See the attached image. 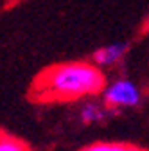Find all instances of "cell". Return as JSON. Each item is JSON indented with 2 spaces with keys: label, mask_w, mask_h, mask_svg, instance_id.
<instances>
[{
  "label": "cell",
  "mask_w": 149,
  "mask_h": 151,
  "mask_svg": "<svg viewBox=\"0 0 149 151\" xmlns=\"http://www.w3.org/2000/svg\"><path fill=\"white\" fill-rule=\"evenodd\" d=\"M106 76L101 67L88 61L56 63L42 70L29 88L36 103H70L86 96L102 93Z\"/></svg>",
  "instance_id": "cell-1"
},
{
  "label": "cell",
  "mask_w": 149,
  "mask_h": 151,
  "mask_svg": "<svg viewBox=\"0 0 149 151\" xmlns=\"http://www.w3.org/2000/svg\"><path fill=\"white\" fill-rule=\"evenodd\" d=\"M142 93L138 86L129 81V79H117L110 83L102 90V101L104 104L113 110V108H135L140 103Z\"/></svg>",
  "instance_id": "cell-2"
},
{
  "label": "cell",
  "mask_w": 149,
  "mask_h": 151,
  "mask_svg": "<svg viewBox=\"0 0 149 151\" xmlns=\"http://www.w3.org/2000/svg\"><path fill=\"white\" fill-rule=\"evenodd\" d=\"M126 50H128V43H124V42H113V43H110V45L101 47L99 50H95L94 61L99 67L113 65V63H117L122 56L126 54Z\"/></svg>",
  "instance_id": "cell-3"
},
{
  "label": "cell",
  "mask_w": 149,
  "mask_h": 151,
  "mask_svg": "<svg viewBox=\"0 0 149 151\" xmlns=\"http://www.w3.org/2000/svg\"><path fill=\"white\" fill-rule=\"evenodd\" d=\"M81 151H147L135 144H126V142H94Z\"/></svg>",
  "instance_id": "cell-4"
},
{
  "label": "cell",
  "mask_w": 149,
  "mask_h": 151,
  "mask_svg": "<svg viewBox=\"0 0 149 151\" xmlns=\"http://www.w3.org/2000/svg\"><path fill=\"white\" fill-rule=\"evenodd\" d=\"M108 106H99L95 103H88L85 104V108L81 110V121L86 122V124H92V122H99L106 117V113H108Z\"/></svg>",
  "instance_id": "cell-5"
},
{
  "label": "cell",
  "mask_w": 149,
  "mask_h": 151,
  "mask_svg": "<svg viewBox=\"0 0 149 151\" xmlns=\"http://www.w3.org/2000/svg\"><path fill=\"white\" fill-rule=\"evenodd\" d=\"M0 151H31V147L22 139L0 129Z\"/></svg>",
  "instance_id": "cell-6"
}]
</instances>
